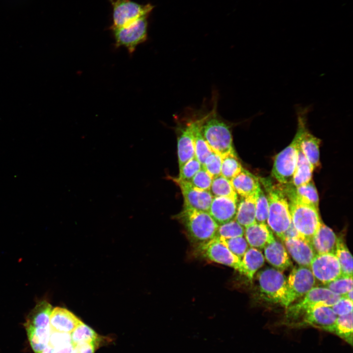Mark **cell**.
Wrapping results in <instances>:
<instances>
[{"instance_id": "obj_1", "label": "cell", "mask_w": 353, "mask_h": 353, "mask_svg": "<svg viewBox=\"0 0 353 353\" xmlns=\"http://www.w3.org/2000/svg\"><path fill=\"white\" fill-rule=\"evenodd\" d=\"M213 102L212 109L206 113L202 131L208 146L222 158L236 153L230 126L218 114L216 97Z\"/></svg>"}, {"instance_id": "obj_2", "label": "cell", "mask_w": 353, "mask_h": 353, "mask_svg": "<svg viewBox=\"0 0 353 353\" xmlns=\"http://www.w3.org/2000/svg\"><path fill=\"white\" fill-rule=\"evenodd\" d=\"M260 181L266 190L268 202V225L277 235L282 239L284 232L292 223L288 199L281 184L274 185L267 179Z\"/></svg>"}, {"instance_id": "obj_3", "label": "cell", "mask_w": 353, "mask_h": 353, "mask_svg": "<svg viewBox=\"0 0 353 353\" xmlns=\"http://www.w3.org/2000/svg\"><path fill=\"white\" fill-rule=\"evenodd\" d=\"M176 217L191 238L200 244L212 239L216 234L219 225L208 212L183 208Z\"/></svg>"}, {"instance_id": "obj_4", "label": "cell", "mask_w": 353, "mask_h": 353, "mask_svg": "<svg viewBox=\"0 0 353 353\" xmlns=\"http://www.w3.org/2000/svg\"><path fill=\"white\" fill-rule=\"evenodd\" d=\"M298 128L291 143L278 153L275 157L272 170L273 176L280 184L292 183L300 150L302 126L297 116Z\"/></svg>"}, {"instance_id": "obj_5", "label": "cell", "mask_w": 353, "mask_h": 353, "mask_svg": "<svg viewBox=\"0 0 353 353\" xmlns=\"http://www.w3.org/2000/svg\"><path fill=\"white\" fill-rule=\"evenodd\" d=\"M341 297L325 287H314L300 302L286 308L285 318L289 321L294 322L315 308L331 307Z\"/></svg>"}, {"instance_id": "obj_6", "label": "cell", "mask_w": 353, "mask_h": 353, "mask_svg": "<svg viewBox=\"0 0 353 353\" xmlns=\"http://www.w3.org/2000/svg\"><path fill=\"white\" fill-rule=\"evenodd\" d=\"M289 203L293 226L301 237L310 244L322 224L318 209L295 201H290Z\"/></svg>"}, {"instance_id": "obj_7", "label": "cell", "mask_w": 353, "mask_h": 353, "mask_svg": "<svg viewBox=\"0 0 353 353\" xmlns=\"http://www.w3.org/2000/svg\"><path fill=\"white\" fill-rule=\"evenodd\" d=\"M112 6V28L127 26L135 21L148 17L153 8L150 3L141 4L131 0H110Z\"/></svg>"}, {"instance_id": "obj_8", "label": "cell", "mask_w": 353, "mask_h": 353, "mask_svg": "<svg viewBox=\"0 0 353 353\" xmlns=\"http://www.w3.org/2000/svg\"><path fill=\"white\" fill-rule=\"evenodd\" d=\"M260 293L267 301L283 306L286 294V279L278 270L267 268L258 274Z\"/></svg>"}, {"instance_id": "obj_9", "label": "cell", "mask_w": 353, "mask_h": 353, "mask_svg": "<svg viewBox=\"0 0 353 353\" xmlns=\"http://www.w3.org/2000/svg\"><path fill=\"white\" fill-rule=\"evenodd\" d=\"M148 17L141 18L122 27L112 28L117 48H126L130 54L137 47L145 42L148 36Z\"/></svg>"}, {"instance_id": "obj_10", "label": "cell", "mask_w": 353, "mask_h": 353, "mask_svg": "<svg viewBox=\"0 0 353 353\" xmlns=\"http://www.w3.org/2000/svg\"><path fill=\"white\" fill-rule=\"evenodd\" d=\"M316 279L310 268H294L286 279V294L283 306L287 308L298 298L303 297L315 286Z\"/></svg>"}, {"instance_id": "obj_11", "label": "cell", "mask_w": 353, "mask_h": 353, "mask_svg": "<svg viewBox=\"0 0 353 353\" xmlns=\"http://www.w3.org/2000/svg\"><path fill=\"white\" fill-rule=\"evenodd\" d=\"M198 250L205 258L233 268L240 273L241 259L231 252L216 237L200 244Z\"/></svg>"}, {"instance_id": "obj_12", "label": "cell", "mask_w": 353, "mask_h": 353, "mask_svg": "<svg viewBox=\"0 0 353 353\" xmlns=\"http://www.w3.org/2000/svg\"><path fill=\"white\" fill-rule=\"evenodd\" d=\"M309 268L315 279L323 284L328 283L342 276L339 261L332 253L316 254Z\"/></svg>"}, {"instance_id": "obj_13", "label": "cell", "mask_w": 353, "mask_h": 353, "mask_svg": "<svg viewBox=\"0 0 353 353\" xmlns=\"http://www.w3.org/2000/svg\"><path fill=\"white\" fill-rule=\"evenodd\" d=\"M173 180L180 189L184 198V208L208 212L213 199L209 191L196 190L189 182L177 178Z\"/></svg>"}, {"instance_id": "obj_14", "label": "cell", "mask_w": 353, "mask_h": 353, "mask_svg": "<svg viewBox=\"0 0 353 353\" xmlns=\"http://www.w3.org/2000/svg\"><path fill=\"white\" fill-rule=\"evenodd\" d=\"M299 326H309L332 333L337 316L331 307L321 306L305 313Z\"/></svg>"}, {"instance_id": "obj_15", "label": "cell", "mask_w": 353, "mask_h": 353, "mask_svg": "<svg viewBox=\"0 0 353 353\" xmlns=\"http://www.w3.org/2000/svg\"><path fill=\"white\" fill-rule=\"evenodd\" d=\"M195 120H190L177 128V155L179 168L195 155L194 127Z\"/></svg>"}, {"instance_id": "obj_16", "label": "cell", "mask_w": 353, "mask_h": 353, "mask_svg": "<svg viewBox=\"0 0 353 353\" xmlns=\"http://www.w3.org/2000/svg\"><path fill=\"white\" fill-rule=\"evenodd\" d=\"M237 202L227 197H213L208 213L218 225L225 224L235 219Z\"/></svg>"}, {"instance_id": "obj_17", "label": "cell", "mask_w": 353, "mask_h": 353, "mask_svg": "<svg viewBox=\"0 0 353 353\" xmlns=\"http://www.w3.org/2000/svg\"><path fill=\"white\" fill-rule=\"evenodd\" d=\"M283 241L293 259L301 266L309 268L316 255L310 244L302 238L288 239Z\"/></svg>"}, {"instance_id": "obj_18", "label": "cell", "mask_w": 353, "mask_h": 353, "mask_svg": "<svg viewBox=\"0 0 353 353\" xmlns=\"http://www.w3.org/2000/svg\"><path fill=\"white\" fill-rule=\"evenodd\" d=\"M81 322L72 312L62 307L53 308L50 315V329L57 332L71 333Z\"/></svg>"}, {"instance_id": "obj_19", "label": "cell", "mask_w": 353, "mask_h": 353, "mask_svg": "<svg viewBox=\"0 0 353 353\" xmlns=\"http://www.w3.org/2000/svg\"><path fill=\"white\" fill-rule=\"evenodd\" d=\"M270 228L266 223L257 222L245 227L244 235L248 245L252 248L262 249L275 241Z\"/></svg>"}, {"instance_id": "obj_20", "label": "cell", "mask_w": 353, "mask_h": 353, "mask_svg": "<svg viewBox=\"0 0 353 353\" xmlns=\"http://www.w3.org/2000/svg\"><path fill=\"white\" fill-rule=\"evenodd\" d=\"M337 237L328 227L322 223L318 230L312 238L310 244L316 254L334 253Z\"/></svg>"}, {"instance_id": "obj_21", "label": "cell", "mask_w": 353, "mask_h": 353, "mask_svg": "<svg viewBox=\"0 0 353 353\" xmlns=\"http://www.w3.org/2000/svg\"><path fill=\"white\" fill-rule=\"evenodd\" d=\"M51 310V305L48 302H38L27 315L24 324L25 329L50 328V318Z\"/></svg>"}, {"instance_id": "obj_22", "label": "cell", "mask_w": 353, "mask_h": 353, "mask_svg": "<svg viewBox=\"0 0 353 353\" xmlns=\"http://www.w3.org/2000/svg\"><path fill=\"white\" fill-rule=\"evenodd\" d=\"M264 255L267 261L278 270H285L292 265L285 247L276 240L264 247Z\"/></svg>"}, {"instance_id": "obj_23", "label": "cell", "mask_w": 353, "mask_h": 353, "mask_svg": "<svg viewBox=\"0 0 353 353\" xmlns=\"http://www.w3.org/2000/svg\"><path fill=\"white\" fill-rule=\"evenodd\" d=\"M257 191L242 199L237 206L235 220L244 227L255 223Z\"/></svg>"}, {"instance_id": "obj_24", "label": "cell", "mask_w": 353, "mask_h": 353, "mask_svg": "<svg viewBox=\"0 0 353 353\" xmlns=\"http://www.w3.org/2000/svg\"><path fill=\"white\" fill-rule=\"evenodd\" d=\"M230 182L237 194L241 197L255 193L260 185L259 179L244 169Z\"/></svg>"}, {"instance_id": "obj_25", "label": "cell", "mask_w": 353, "mask_h": 353, "mask_svg": "<svg viewBox=\"0 0 353 353\" xmlns=\"http://www.w3.org/2000/svg\"><path fill=\"white\" fill-rule=\"evenodd\" d=\"M241 262L240 273L252 280L255 272L264 264V257L258 249L251 247L247 250Z\"/></svg>"}, {"instance_id": "obj_26", "label": "cell", "mask_w": 353, "mask_h": 353, "mask_svg": "<svg viewBox=\"0 0 353 353\" xmlns=\"http://www.w3.org/2000/svg\"><path fill=\"white\" fill-rule=\"evenodd\" d=\"M206 115L195 119L194 127L195 155L202 166L206 158L213 152L205 141L202 131Z\"/></svg>"}, {"instance_id": "obj_27", "label": "cell", "mask_w": 353, "mask_h": 353, "mask_svg": "<svg viewBox=\"0 0 353 353\" xmlns=\"http://www.w3.org/2000/svg\"><path fill=\"white\" fill-rule=\"evenodd\" d=\"M314 169L313 166L300 149L291 183L294 186L298 187L310 181Z\"/></svg>"}, {"instance_id": "obj_28", "label": "cell", "mask_w": 353, "mask_h": 353, "mask_svg": "<svg viewBox=\"0 0 353 353\" xmlns=\"http://www.w3.org/2000/svg\"><path fill=\"white\" fill-rule=\"evenodd\" d=\"M334 254L340 265L342 275L353 277V257L343 239L337 238Z\"/></svg>"}, {"instance_id": "obj_29", "label": "cell", "mask_w": 353, "mask_h": 353, "mask_svg": "<svg viewBox=\"0 0 353 353\" xmlns=\"http://www.w3.org/2000/svg\"><path fill=\"white\" fill-rule=\"evenodd\" d=\"M28 340L34 353H40L48 345L50 328L25 329Z\"/></svg>"}, {"instance_id": "obj_30", "label": "cell", "mask_w": 353, "mask_h": 353, "mask_svg": "<svg viewBox=\"0 0 353 353\" xmlns=\"http://www.w3.org/2000/svg\"><path fill=\"white\" fill-rule=\"evenodd\" d=\"M210 193L213 197H224L237 201V194L230 181L222 175L212 179Z\"/></svg>"}, {"instance_id": "obj_31", "label": "cell", "mask_w": 353, "mask_h": 353, "mask_svg": "<svg viewBox=\"0 0 353 353\" xmlns=\"http://www.w3.org/2000/svg\"><path fill=\"white\" fill-rule=\"evenodd\" d=\"M350 345L353 344V312L338 316L332 332Z\"/></svg>"}, {"instance_id": "obj_32", "label": "cell", "mask_w": 353, "mask_h": 353, "mask_svg": "<svg viewBox=\"0 0 353 353\" xmlns=\"http://www.w3.org/2000/svg\"><path fill=\"white\" fill-rule=\"evenodd\" d=\"M73 345L81 343H97L99 335L91 328L82 322L70 333Z\"/></svg>"}, {"instance_id": "obj_33", "label": "cell", "mask_w": 353, "mask_h": 353, "mask_svg": "<svg viewBox=\"0 0 353 353\" xmlns=\"http://www.w3.org/2000/svg\"><path fill=\"white\" fill-rule=\"evenodd\" d=\"M243 170L236 154L222 158L221 175L230 181Z\"/></svg>"}, {"instance_id": "obj_34", "label": "cell", "mask_w": 353, "mask_h": 353, "mask_svg": "<svg viewBox=\"0 0 353 353\" xmlns=\"http://www.w3.org/2000/svg\"><path fill=\"white\" fill-rule=\"evenodd\" d=\"M216 237V236H215ZM234 254L242 259L248 249L249 245L243 236L226 238L216 237Z\"/></svg>"}, {"instance_id": "obj_35", "label": "cell", "mask_w": 353, "mask_h": 353, "mask_svg": "<svg viewBox=\"0 0 353 353\" xmlns=\"http://www.w3.org/2000/svg\"><path fill=\"white\" fill-rule=\"evenodd\" d=\"M244 227L235 219L219 225L215 236L226 238L243 236Z\"/></svg>"}, {"instance_id": "obj_36", "label": "cell", "mask_w": 353, "mask_h": 353, "mask_svg": "<svg viewBox=\"0 0 353 353\" xmlns=\"http://www.w3.org/2000/svg\"><path fill=\"white\" fill-rule=\"evenodd\" d=\"M325 287L341 297L353 290V277L341 276L337 279L324 284Z\"/></svg>"}, {"instance_id": "obj_37", "label": "cell", "mask_w": 353, "mask_h": 353, "mask_svg": "<svg viewBox=\"0 0 353 353\" xmlns=\"http://www.w3.org/2000/svg\"><path fill=\"white\" fill-rule=\"evenodd\" d=\"M269 212V205L266 194L261 186L256 192L255 220L257 223H266Z\"/></svg>"}, {"instance_id": "obj_38", "label": "cell", "mask_w": 353, "mask_h": 353, "mask_svg": "<svg viewBox=\"0 0 353 353\" xmlns=\"http://www.w3.org/2000/svg\"><path fill=\"white\" fill-rule=\"evenodd\" d=\"M202 165L195 156L185 163L179 169L178 179L190 182L195 175L202 168Z\"/></svg>"}, {"instance_id": "obj_39", "label": "cell", "mask_w": 353, "mask_h": 353, "mask_svg": "<svg viewBox=\"0 0 353 353\" xmlns=\"http://www.w3.org/2000/svg\"><path fill=\"white\" fill-rule=\"evenodd\" d=\"M212 181V177L202 167L189 182L196 190L209 191Z\"/></svg>"}, {"instance_id": "obj_40", "label": "cell", "mask_w": 353, "mask_h": 353, "mask_svg": "<svg viewBox=\"0 0 353 353\" xmlns=\"http://www.w3.org/2000/svg\"><path fill=\"white\" fill-rule=\"evenodd\" d=\"M222 157L213 152L205 159L202 167L212 178L221 175Z\"/></svg>"}, {"instance_id": "obj_41", "label": "cell", "mask_w": 353, "mask_h": 353, "mask_svg": "<svg viewBox=\"0 0 353 353\" xmlns=\"http://www.w3.org/2000/svg\"><path fill=\"white\" fill-rule=\"evenodd\" d=\"M353 306V301L341 297V298L331 307L334 313L338 316L352 312Z\"/></svg>"}, {"instance_id": "obj_42", "label": "cell", "mask_w": 353, "mask_h": 353, "mask_svg": "<svg viewBox=\"0 0 353 353\" xmlns=\"http://www.w3.org/2000/svg\"><path fill=\"white\" fill-rule=\"evenodd\" d=\"M73 346L72 343L51 347L48 345L40 353H72Z\"/></svg>"}, {"instance_id": "obj_43", "label": "cell", "mask_w": 353, "mask_h": 353, "mask_svg": "<svg viewBox=\"0 0 353 353\" xmlns=\"http://www.w3.org/2000/svg\"><path fill=\"white\" fill-rule=\"evenodd\" d=\"M98 343H87L73 346L72 353H94Z\"/></svg>"}, {"instance_id": "obj_44", "label": "cell", "mask_w": 353, "mask_h": 353, "mask_svg": "<svg viewBox=\"0 0 353 353\" xmlns=\"http://www.w3.org/2000/svg\"><path fill=\"white\" fill-rule=\"evenodd\" d=\"M296 238H303L291 223L289 228L284 232L282 240L284 241L286 239Z\"/></svg>"}, {"instance_id": "obj_45", "label": "cell", "mask_w": 353, "mask_h": 353, "mask_svg": "<svg viewBox=\"0 0 353 353\" xmlns=\"http://www.w3.org/2000/svg\"><path fill=\"white\" fill-rule=\"evenodd\" d=\"M342 297L353 301V290H350Z\"/></svg>"}]
</instances>
